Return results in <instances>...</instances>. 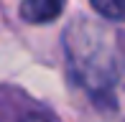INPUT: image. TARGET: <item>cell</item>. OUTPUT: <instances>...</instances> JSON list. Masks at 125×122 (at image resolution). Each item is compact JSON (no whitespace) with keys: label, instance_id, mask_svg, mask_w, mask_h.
<instances>
[{"label":"cell","instance_id":"cell-3","mask_svg":"<svg viewBox=\"0 0 125 122\" xmlns=\"http://www.w3.org/2000/svg\"><path fill=\"white\" fill-rule=\"evenodd\" d=\"M18 122H51L46 114H26V117H21Z\"/></svg>","mask_w":125,"mask_h":122},{"label":"cell","instance_id":"cell-2","mask_svg":"<svg viewBox=\"0 0 125 122\" xmlns=\"http://www.w3.org/2000/svg\"><path fill=\"white\" fill-rule=\"evenodd\" d=\"M100 15L110 20H125V0H89Z\"/></svg>","mask_w":125,"mask_h":122},{"label":"cell","instance_id":"cell-1","mask_svg":"<svg viewBox=\"0 0 125 122\" xmlns=\"http://www.w3.org/2000/svg\"><path fill=\"white\" fill-rule=\"evenodd\" d=\"M64 10V0H23L21 18L28 23H51Z\"/></svg>","mask_w":125,"mask_h":122}]
</instances>
